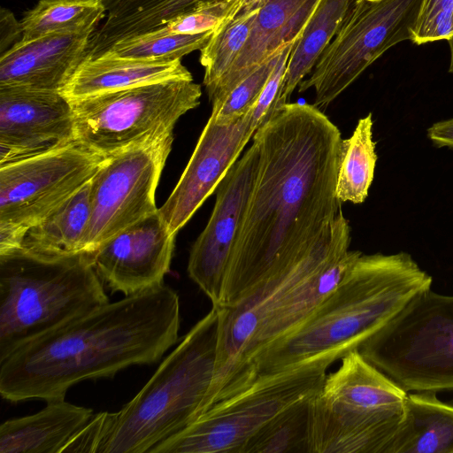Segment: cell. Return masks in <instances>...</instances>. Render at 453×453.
<instances>
[{
  "label": "cell",
  "instance_id": "d6986e66",
  "mask_svg": "<svg viewBox=\"0 0 453 453\" xmlns=\"http://www.w3.org/2000/svg\"><path fill=\"white\" fill-rule=\"evenodd\" d=\"M320 0H268L257 12L235 61L208 95L219 105L232 89L285 45L295 42Z\"/></svg>",
  "mask_w": 453,
  "mask_h": 453
},
{
  "label": "cell",
  "instance_id": "9a60e30c",
  "mask_svg": "<svg viewBox=\"0 0 453 453\" xmlns=\"http://www.w3.org/2000/svg\"><path fill=\"white\" fill-rule=\"evenodd\" d=\"M73 141L72 105L61 92L0 87V165Z\"/></svg>",
  "mask_w": 453,
  "mask_h": 453
},
{
  "label": "cell",
  "instance_id": "7402d4cb",
  "mask_svg": "<svg viewBox=\"0 0 453 453\" xmlns=\"http://www.w3.org/2000/svg\"><path fill=\"white\" fill-rule=\"evenodd\" d=\"M361 255L360 251L349 250L304 280L288 296L250 345L242 391L253 357L273 342L296 330L305 322L340 284Z\"/></svg>",
  "mask_w": 453,
  "mask_h": 453
},
{
  "label": "cell",
  "instance_id": "4316f807",
  "mask_svg": "<svg viewBox=\"0 0 453 453\" xmlns=\"http://www.w3.org/2000/svg\"><path fill=\"white\" fill-rule=\"evenodd\" d=\"M316 395H306L278 413L248 440L240 453H311Z\"/></svg>",
  "mask_w": 453,
  "mask_h": 453
},
{
  "label": "cell",
  "instance_id": "ba28073f",
  "mask_svg": "<svg viewBox=\"0 0 453 453\" xmlns=\"http://www.w3.org/2000/svg\"><path fill=\"white\" fill-rule=\"evenodd\" d=\"M201 96L193 79L176 78L70 100L75 141L107 157L173 133Z\"/></svg>",
  "mask_w": 453,
  "mask_h": 453
},
{
  "label": "cell",
  "instance_id": "9c48e42d",
  "mask_svg": "<svg viewBox=\"0 0 453 453\" xmlns=\"http://www.w3.org/2000/svg\"><path fill=\"white\" fill-rule=\"evenodd\" d=\"M349 244L350 226L341 211L299 263L266 279L236 304L216 307L219 318L218 357L204 412L240 393L249 349L267 320L301 282L347 253Z\"/></svg>",
  "mask_w": 453,
  "mask_h": 453
},
{
  "label": "cell",
  "instance_id": "5bb4252c",
  "mask_svg": "<svg viewBox=\"0 0 453 453\" xmlns=\"http://www.w3.org/2000/svg\"><path fill=\"white\" fill-rule=\"evenodd\" d=\"M259 164L257 144L238 158L216 188V202L206 226L188 257L189 278L219 306L233 248L253 189Z\"/></svg>",
  "mask_w": 453,
  "mask_h": 453
},
{
  "label": "cell",
  "instance_id": "ac0fdd59",
  "mask_svg": "<svg viewBox=\"0 0 453 453\" xmlns=\"http://www.w3.org/2000/svg\"><path fill=\"white\" fill-rule=\"evenodd\" d=\"M95 29L19 42L0 55V87L62 92L86 58Z\"/></svg>",
  "mask_w": 453,
  "mask_h": 453
},
{
  "label": "cell",
  "instance_id": "3957f363",
  "mask_svg": "<svg viewBox=\"0 0 453 453\" xmlns=\"http://www.w3.org/2000/svg\"><path fill=\"white\" fill-rule=\"evenodd\" d=\"M432 281L408 253L362 254L305 322L253 357L242 392L313 362L342 359L431 289Z\"/></svg>",
  "mask_w": 453,
  "mask_h": 453
},
{
  "label": "cell",
  "instance_id": "8992f818",
  "mask_svg": "<svg viewBox=\"0 0 453 453\" xmlns=\"http://www.w3.org/2000/svg\"><path fill=\"white\" fill-rule=\"evenodd\" d=\"M341 360L313 400L311 453H386L408 393L357 349Z\"/></svg>",
  "mask_w": 453,
  "mask_h": 453
},
{
  "label": "cell",
  "instance_id": "ab89813d",
  "mask_svg": "<svg viewBox=\"0 0 453 453\" xmlns=\"http://www.w3.org/2000/svg\"><path fill=\"white\" fill-rule=\"evenodd\" d=\"M450 52V60H449V72L453 73V36L448 40Z\"/></svg>",
  "mask_w": 453,
  "mask_h": 453
},
{
  "label": "cell",
  "instance_id": "d4e9b609",
  "mask_svg": "<svg viewBox=\"0 0 453 453\" xmlns=\"http://www.w3.org/2000/svg\"><path fill=\"white\" fill-rule=\"evenodd\" d=\"M356 0H320L290 51L281 102H288L300 82L311 73L320 56L348 17Z\"/></svg>",
  "mask_w": 453,
  "mask_h": 453
},
{
  "label": "cell",
  "instance_id": "f1b7e54d",
  "mask_svg": "<svg viewBox=\"0 0 453 453\" xmlns=\"http://www.w3.org/2000/svg\"><path fill=\"white\" fill-rule=\"evenodd\" d=\"M104 17L101 0H40L21 20L22 41L58 32L96 29Z\"/></svg>",
  "mask_w": 453,
  "mask_h": 453
},
{
  "label": "cell",
  "instance_id": "30bf717a",
  "mask_svg": "<svg viewBox=\"0 0 453 453\" xmlns=\"http://www.w3.org/2000/svg\"><path fill=\"white\" fill-rule=\"evenodd\" d=\"M331 364L313 362L253 384L220 402L150 453H240L268 421L296 401L318 393Z\"/></svg>",
  "mask_w": 453,
  "mask_h": 453
},
{
  "label": "cell",
  "instance_id": "1f68e13d",
  "mask_svg": "<svg viewBox=\"0 0 453 453\" xmlns=\"http://www.w3.org/2000/svg\"><path fill=\"white\" fill-rule=\"evenodd\" d=\"M282 49L237 84L219 105L212 106L210 117L217 124L231 125L254 108L280 59Z\"/></svg>",
  "mask_w": 453,
  "mask_h": 453
},
{
  "label": "cell",
  "instance_id": "7a4b0ae2",
  "mask_svg": "<svg viewBox=\"0 0 453 453\" xmlns=\"http://www.w3.org/2000/svg\"><path fill=\"white\" fill-rule=\"evenodd\" d=\"M180 299L164 283L98 306L0 361V394L10 402L65 397L86 380L158 361L179 341Z\"/></svg>",
  "mask_w": 453,
  "mask_h": 453
},
{
  "label": "cell",
  "instance_id": "d6a6232c",
  "mask_svg": "<svg viewBox=\"0 0 453 453\" xmlns=\"http://www.w3.org/2000/svg\"><path fill=\"white\" fill-rule=\"evenodd\" d=\"M453 36V0H423L412 42L420 45Z\"/></svg>",
  "mask_w": 453,
  "mask_h": 453
},
{
  "label": "cell",
  "instance_id": "8d00e7d4",
  "mask_svg": "<svg viewBox=\"0 0 453 453\" xmlns=\"http://www.w3.org/2000/svg\"><path fill=\"white\" fill-rule=\"evenodd\" d=\"M23 29L21 21L14 17L6 8L0 10V55L22 41Z\"/></svg>",
  "mask_w": 453,
  "mask_h": 453
},
{
  "label": "cell",
  "instance_id": "44dd1931",
  "mask_svg": "<svg viewBox=\"0 0 453 453\" xmlns=\"http://www.w3.org/2000/svg\"><path fill=\"white\" fill-rule=\"evenodd\" d=\"M176 78L193 79L180 59L102 56L84 60L61 93L70 101Z\"/></svg>",
  "mask_w": 453,
  "mask_h": 453
},
{
  "label": "cell",
  "instance_id": "277c9868",
  "mask_svg": "<svg viewBox=\"0 0 453 453\" xmlns=\"http://www.w3.org/2000/svg\"><path fill=\"white\" fill-rule=\"evenodd\" d=\"M216 307L185 334L152 377L111 418L100 453H150L204 412L219 343Z\"/></svg>",
  "mask_w": 453,
  "mask_h": 453
},
{
  "label": "cell",
  "instance_id": "8fae6325",
  "mask_svg": "<svg viewBox=\"0 0 453 453\" xmlns=\"http://www.w3.org/2000/svg\"><path fill=\"white\" fill-rule=\"evenodd\" d=\"M423 0H356L341 28L298 91L311 88L326 107L394 45L412 41Z\"/></svg>",
  "mask_w": 453,
  "mask_h": 453
},
{
  "label": "cell",
  "instance_id": "2e32d148",
  "mask_svg": "<svg viewBox=\"0 0 453 453\" xmlns=\"http://www.w3.org/2000/svg\"><path fill=\"white\" fill-rule=\"evenodd\" d=\"M252 110L231 125L209 118L178 183L158 209L172 234H177L216 190L253 137Z\"/></svg>",
  "mask_w": 453,
  "mask_h": 453
},
{
  "label": "cell",
  "instance_id": "4fadbf2b",
  "mask_svg": "<svg viewBox=\"0 0 453 453\" xmlns=\"http://www.w3.org/2000/svg\"><path fill=\"white\" fill-rule=\"evenodd\" d=\"M104 159L73 141L0 165V225L27 233L85 186Z\"/></svg>",
  "mask_w": 453,
  "mask_h": 453
},
{
  "label": "cell",
  "instance_id": "f546056e",
  "mask_svg": "<svg viewBox=\"0 0 453 453\" xmlns=\"http://www.w3.org/2000/svg\"><path fill=\"white\" fill-rule=\"evenodd\" d=\"M257 12L221 23L200 50L204 68L203 83L209 95L227 73L245 45Z\"/></svg>",
  "mask_w": 453,
  "mask_h": 453
},
{
  "label": "cell",
  "instance_id": "74e56055",
  "mask_svg": "<svg viewBox=\"0 0 453 453\" xmlns=\"http://www.w3.org/2000/svg\"><path fill=\"white\" fill-rule=\"evenodd\" d=\"M427 136L439 147L453 149V119L433 124L427 129Z\"/></svg>",
  "mask_w": 453,
  "mask_h": 453
},
{
  "label": "cell",
  "instance_id": "484cf974",
  "mask_svg": "<svg viewBox=\"0 0 453 453\" xmlns=\"http://www.w3.org/2000/svg\"><path fill=\"white\" fill-rule=\"evenodd\" d=\"M89 216L88 181L56 210L28 228L21 249L50 257L84 253L81 243Z\"/></svg>",
  "mask_w": 453,
  "mask_h": 453
},
{
  "label": "cell",
  "instance_id": "52a82bcc",
  "mask_svg": "<svg viewBox=\"0 0 453 453\" xmlns=\"http://www.w3.org/2000/svg\"><path fill=\"white\" fill-rule=\"evenodd\" d=\"M357 350L407 392L453 390V296L422 293Z\"/></svg>",
  "mask_w": 453,
  "mask_h": 453
},
{
  "label": "cell",
  "instance_id": "ffe728a7",
  "mask_svg": "<svg viewBox=\"0 0 453 453\" xmlns=\"http://www.w3.org/2000/svg\"><path fill=\"white\" fill-rule=\"evenodd\" d=\"M40 411L0 426V453H61L68 441L93 417V410L65 397L46 401Z\"/></svg>",
  "mask_w": 453,
  "mask_h": 453
},
{
  "label": "cell",
  "instance_id": "6da1fadb",
  "mask_svg": "<svg viewBox=\"0 0 453 453\" xmlns=\"http://www.w3.org/2000/svg\"><path fill=\"white\" fill-rule=\"evenodd\" d=\"M259 164L231 254L219 306L304 258L342 211V136L314 104L277 107L252 137ZM219 307V306H215Z\"/></svg>",
  "mask_w": 453,
  "mask_h": 453
},
{
  "label": "cell",
  "instance_id": "603a6c76",
  "mask_svg": "<svg viewBox=\"0 0 453 453\" xmlns=\"http://www.w3.org/2000/svg\"><path fill=\"white\" fill-rule=\"evenodd\" d=\"M386 453H453V406L434 392L407 394Z\"/></svg>",
  "mask_w": 453,
  "mask_h": 453
},
{
  "label": "cell",
  "instance_id": "60d3db41",
  "mask_svg": "<svg viewBox=\"0 0 453 453\" xmlns=\"http://www.w3.org/2000/svg\"><path fill=\"white\" fill-rule=\"evenodd\" d=\"M369 1H378V0H369Z\"/></svg>",
  "mask_w": 453,
  "mask_h": 453
},
{
  "label": "cell",
  "instance_id": "7c38bea8",
  "mask_svg": "<svg viewBox=\"0 0 453 453\" xmlns=\"http://www.w3.org/2000/svg\"><path fill=\"white\" fill-rule=\"evenodd\" d=\"M173 142V133L105 157L89 180L90 216L82 252L92 253L129 226L157 211L156 190Z\"/></svg>",
  "mask_w": 453,
  "mask_h": 453
},
{
  "label": "cell",
  "instance_id": "e575fe53",
  "mask_svg": "<svg viewBox=\"0 0 453 453\" xmlns=\"http://www.w3.org/2000/svg\"><path fill=\"white\" fill-rule=\"evenodd\" d=\"M295 42L283 47L280 59L261 92L253 110L252 124L257 130L283 103L281 96L288 59Z\"/></svg>",
  "mask_w": 453,
  "mask_h": 453
},
{
  "label": "cell",
  "instance_id": "4dcf8cb0",
  "mask_svg": "<svg viewBox=\"0 0 453 453\" xmlns=\"http://www.w3.org/2000/svg\"><path fill=\"white\" fill-rule=\"evenodd\" d=\"M213 31L192 35L155 31L119 41L102 56L132 59H181L195 50H201Z\"/></svg>",
  "mask_w": 453,
  "mask_h": 453
},
{
  "label": "cell",
  "instance_id": "d590c367",
  "mask_svg": "<svg viewBox=\"0 0 453 453\" xmlns=\"http://www.w3.org/2000/svg\"><path fill=\"white\" fill-rule=\"evenodd\" d=\"M111 418V412L103 411L94 414L91 419L68 441L61 453H100Z\"/></svg>",
  "mask_w": 453,
  "mask_h": 453
},
{
  "label": "cell",
  "instance_id": "83f0119b",
  "mask_svg": "<svg viewBox=\"0 0 453 453\" xmlns=\"http://www.w3.org/2000/svg\"><path fill=\"white\" fill-rule=\"evenodd\" d=\"M372 124L369 113L358 120L350 137L342 140L336 180V196L341 203H362L368 196L377 161Z\"/></svg>",
  "mask_w": 453,
  "mask_h": 453
},
{
  "label": "cell",
  "instance_id": "f35d334b",
  "mask_svg": "<svg viewBox=\"0 0 453 453\" xmlns=\"http://www.w3.org/2000/svg\"><path fill=\"white\" fill-rule=\"evenodd\" d=\"M268 0H238L223 22L228 21L235 17L258 12V10ZM222 22V23H223Z\"/></svg>",
  "mask_w": 453,
  "mask_h": 453
},
{
  "label": "cell",
  "instance_id": "e0dca14e",
  "mask_svg": "<svg viewBox=\"0 0 453 453\" xmlns=\"http://www.w3.org/2000/svg\"><path fill=\"white\" fill-rule=\"evenodd\" d=\"M175 237L157 210L89 254L103 282L113 292L131 296L164 283Z\"/></svg>",
  "mask_w": 453,
  "mask_h": 453
},
{
  "label": "cell",
  "instance_id": "836d02e7",
  "mask_svg": "<svg viewBox=\"0 0 453 453\" xmlns=\"http://www.w3.org/2000/svg\"><path fill=\"white\" fill-rule=\"evenodd\" d=\"M237 1L222 0L203 7L171 20L157 31L192 35L215 30L226 19Z\"/></svg>",
  "mask_w": 453,
  "mask_h": 453
},
{
  "label": "cell",
  "instance_id": "cb8c5ba5",
  "mask_svg": "<svg viewBox=\"0 0 453 453\" xmlns=\"http://www.w3.org/2000/svg\"><path fill=\"white\" fill-rule=\"evenodd\" d=\"M222 0H101L105 21L95 38L103 49L157 31L171 20Z\"/></svg>",
  "mask_w": 453,
  "mask_h": 453
},
{
  "label": "cell",
  "instance_id": "5b68a950",
  "mask_svg": "<svg viewBox=\"0 0 453 453\" xmlns=\"http://www.w3.org/2000/svg\"><path fill=\"white\" fill-rule=\"evenodd\" d=\"M109 303L89 253L0 256V361L28 342Z\"/></svg>",
  "mask_w": 453,
  "mask_h": 453
}]
</instances>
